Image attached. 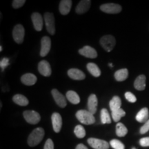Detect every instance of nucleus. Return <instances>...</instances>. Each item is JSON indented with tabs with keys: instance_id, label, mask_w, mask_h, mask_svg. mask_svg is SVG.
Returning a JSON list of instances; mask_svg holds the SVG:
<instances>
[{
	"instance_id": "obj_1",
	"label": "nucleus",
	"mask_w": 149,
	"mask_h": 149,
	"mask_svg": "<svg viewBox=\"0 0 149 149\" xmlns=\"http://www.w3.org/2000/svg\"><path fill=\"white\" fill-rule=\"evenodd\" d=\"M44 134H45V132H44V128L40 127L35 128L29 136L28 144L31 147L37 146L40 144L44 138Z\"/></svg>"
},
{
	"instance_id": "obj_2",
	"label": "nucleus",
	"mask_w": 149,
	"mask_h": 149,
	"mask_svg": "<svg viewBox=\"0 0 149 149\" xmlns=\"http://www.w3.org/2000/svg\"><path fill=\"white\" fill-rule=\"evenodd\" d=\"M76 117L81 124L91 125L95 122V118L88 110H79L76 113Z\"/></svg>"
},
{
	"instance_id": "obj_3",
	"label": "nucleus",
	"mask_w": 149,
	"mask_h": 149,
	"mask_svg": "<svg viewBox=\"0 0 149 149\" xmlns=\"http://www.w3.org/2000/svg\"><path fill=\"white\" fill-rule=\"evenodd\" d=\"M116 44L115 37L111 35H105L100 40V44L105 51L111 52L113 49Z\"/></svg>"
},
{
	"instance_id": "obj_4",
	"label": "nucleus",
	"mask_w": 149,
	"mask_h": 149,
	"mask_svg": "<svg viewBox=\"0 0 149 149\" xmlns=\"http://www.w3.org/2000/svg\"><path fill=\"white\" fill-rule=\"evenodd\" d=\"M25 30L22 24H17L13 30V37L17 44H22L24 42Z\"/></svg>"
},
{
	"instance_id": "obj_5",
	"label": "nucleus",
	"mask_w": 149,
	"mask_h": 149,
	"mask_svg": "<svg viewBox=\"0 0 149 149\" xmlns=\"http://www.w3.org/2000/svg\"><path fill=\"white\" fill-rule=\"evenodd\" d=\"M44 17L48 32L51 35H54L55 33V24L53 14L51 13H46Z\"/></svg>"
},
{
	"instance_id": "obj_6",
	"label": "nucleus",
	"mask_w": 149,
	"mask_h": 149,
	"mask_svg": "<svg viewBox=\"0 0 149 149\" xmlns=\"http://www.w3.org/2000/svg\"><path fill=\"white\" fill-rule=\"evenodd\" d=\"M25 120L31 124H37L40 122L41 116L38 113L34 111H26L23 113Z\"/></svg>"
},
{
	"instance_id": "obj_7",
	"label": "nucleus",
	"mask_w": 149,
	"mask_h": 149,
	"mask_svg": "<svg viewBox=\"0 0 149 149\" xmlns=\"http://www.w3.org/2000/svg\"><path fill=\"white\" fill-rule=\"evenodd\" d=\"M122 6L113 3H104L100 6V10L108 14H117L122 11Z\"/></svg>"
},
{
	"instance_id": "obj_8",
	"label": "nucleus",
	"mask_w": 149,
	"mask_h": 149,
	"mask_svg": "<svg viewBox=\"0 0 149 149\" xmlns=\"http://www.w3.org/2000/svg\"><path fill=\"white\" fill-rule=\"evenodd\" d=\"M88 144L94 149H109V144L107 141L97 138L88 139Z\"/></svg>"
},
{
	"instance_id": "obj_9",
	"label": "nucleus",
	"mask_w": 149,
	"mask_h": 149,
	"mask_svg": "<svg viewBox=\"0 0 149 149\" xmlns=\"http://www.w3.org/2000/svg\"><path fill=\"white\" fill-rule=\"evenodd\" d=\"M51 47V40L50 37L44 36L41 40V51L40 55L42 57H45L49 53Z\"/></svg>"
},
{
	"instance_id": "obj_10",
	"label": "nucleus",
	"mask_w": 149,
	"mask_h": 149,
	"mask_svg": "<svg viewBox=\"0 0 149 149\" xmlns=\"http://www.w3.org/2000/svg\"><path fill=\"white\" fill-rule=\"evenodd\" d=\"M51 94L53 97L56 104L61 108H64L66 107V100L65 97L57 89H53L51 91Z\"/></svg>"
},
{
	"instance_id": "obj_11",
	"label": "nucleus",
	"mask_w": 149,
	"mask_h": 149,
	"mask_svg": "<svg viewBox=\"0 0 149 149\" xmlns=\"http://www.w3.org/2000/svg\"><path fill=\"white\" fill-rule=\"evenodd\" d=\"M51 120L54 131L57 133H59L62 126V118L60 114L58 113H53L51 116Z\"/></svg>"
},
{
	"instance_id": "obj_12",
	"label": "nucleus",
	"mask_w": 149,
	"mask_h": 149,
	"mask_svg": "<svg viewBox=\"0 0 149 149\" xmlns=\"http://www.w3.org/2000/svg\"><path fill=\"white\" fill-rule=\"evenodd\" d=\"M38 70L41 74L45 77H49L52 73L51 65L46 60H42L39 63Z\"/></svg>"
},
{
	"instance_id": "obj_13",
	"label": "nucleus",
	"mask_w": 149,
	"mask_h": 149,
	"mask_svg": "<svg viewBox=\"0 0 149 149\" xmlns=\"http://www.w3.org/2000/svg\"><path fill=\"white\" fill-rule=\"evenodd\" d=\"M79 53L86 57H88V58L94 59L97 57V53L96 50L89 46H84L82 48L79 50Z\"/></svg>"
},
{
	"instance_id": "obj_14",
	"label": "nucleus",
	"mask_w": 149,
	"mask_h": 149,
	"mask_svg": "<svg viewBox=\"0 0 149 149\" xmlns=\"http://www.w3.org/2000/svg\"><path fill=\"white\" fill-rule=\"evenodd\" d=\"M31 19H32L34 29L37 31H42L44 22H43V18L41 14L39 13H33L32 15H31Z\"/></svg>"
},
{
	"instance_id": "obj_15",
	"label": "nucleus",
	"mask_w": 149,
	"mask_h": 149,
	"mask_svg": "<svg viewBox=\"0 0 149 149\" xmlns=\"http://www.w3.org/2000/svg\"><path fill=\"white\" fill-rule=\"evenodd\" d=\"M98 100L97 97L95 94H91L88 99V111L94 115L97 112V109Z\"/></svg>"
},
{
	"instance_id": "obj_16",
	"label": "nucleus",
	"mask_w": 149,
	"mask_h": 149,
	"mask_svg": "<svg viewBox=\"0 0 149 149\" xmlns=\"http://www.w3.org/2000/svg\"><path fill=\"white\" fill-rule=\"evenodd\" d=\"M71 0H61L59 3V12L63 15H66L69 13L72 6Z\"/></svg>"
},
{
	"instance_id": "obj_17",
	"label": "nucleus",
	"mask_w": 149,
	"mask_h": 149,
	"mask_svg": "<svg viewBox=\"0 0 149 149\" xmlns=\"http://www.w3.org/2000/svg\"><path fill=\"white\" fill-rule=\"evenodd\" d=\"M91 4V1H90V0H82L78 3L77 7H76V13L79 15L84 14L89 10Z\"/></svg>"
},
{
	"instance_id": "obj_18",
	"label": "nucleus",
	"mask_w": 149,
	"mask_h": 149,
	"mask_svg": "<svg viewBox=\"0 0 149 149\" xmlns=\"http://www.w3.org/2000/svg\"><path fill=\"white\" fill-rule=\"evenodd\" d=\"M68 75L71 79L74 80H83L86 77L85 74L77 68H71V69L68 70Z\"/></svg>"
},
{
	"instance_id": "obj_19",
	"label": "nucleus",
	"mask_w": 149,
	"mask_h": 149,
	"mask_svg": "<svg viewBox=\"0 0 149 149\" xmlns=\"http://www.w3.org/2000/svg\"><path fill=\"white\" fill-rule=\"evenodd\" d=\"M37 78L34 74L26 73L22 76L21 81L26 86H33L37 82Z\"/></svg>"
},
{
	"instance_id": "obj_20",
	"label": "nucleus",
	"mask_w": 149,
	"mask_h": 149,
	"mask_svg": "<svg viewBox=\"0 0 149 149\" xmlns=\"http://www.w3.org/2000/svg\"><path fill=\"white\" fill-rule=\"evenodd\" d=\"M136 120L140 123H146L149 120V112L147 108H143L138 112L135 117Z\"/></svg>"
},
{
	"instance_id": "obj_21",
	"label": "nucleus",
	"mask_w": 149,
	"mask_h": 149,
	"mask_svg": "<svg viewBox=\"0 0 149 149\" xmlns=\"http://www.w3.org/2000/svg\"><path fill=\"white\" fill-rule=\"evenodd\" d=\"M134 87L137 91H144L146 88V76L140 74L136 78L134 82Z\"/></svg>"
},
{
	"instance_id": "obj_22",
	"label": "nucleus",
	"mask_w": 149,
	"mask_h": 149,
	"mask_svg": "<svg viewBox=\"0 0 149 149\" xmlns=\"http://www.w3.org/2000/svg\"><path fill=\"white\" fill-rule=\"evenodd\" d=\"M66 97L67 100L69 101L70 103L73 104H78L80 102V97L78 94L73 91H68L66 93Z\"/></svg>"
},
{
	"instance_id": "obj_23",
	"label": "nucleus",
	"mask_w": 149,
	"mask_h": 149,
	"mask_svg": "<svg viewBox=\"0 0 149 149\" xmlns=\"http://www.w3.org/2000/svg\"><path fill=\"white\" fill-rule=\"evenodd\" d=\"M121 106H122V101L118 96L113 97L109 102L110 109L111 110L112 112L121 109Z\"/></svg>"
},
{
	"instance_id": "obj_24",
	"label": "nucleus",
	"mask_w": 149,
	"mask_h": 149,
	"mask_svg": "<svg viewBox=\"0 0 149 149\" xmlns=\"http://www.w3.org/2000/svg\"><path fill=\"white\" fill-rule=\"evenodd\" d=\"M13 100L15 103L22 107H25L29 104V100L25 96L21 94H17L13 96Z\"/></svg>"
},
{
	"instance_id": "obj_25",
	"label": "nucleus",
	"mask_w": 149,
	"mask_h": 149,
	"mask_svg": "<svg viewBox=\"0 0 149 149\" xmlns=\"http://www.w3.org/2000/svg\"><path fill=\"white\" fill-rule=\"evenodd\" d=\"M115 78L117 81H123L127 79L128 71L126 68H122L115 72Z\"/></svg>"
},
{
	"instance_id": "obj_26",
	"label": "nucleus",
	"mask_w": 149,
	"mask_h": 149,
	"mask_svg": "<svg viewBox=\"0 0 149 149\" xmlns=\"http://www.w3.org/2000/svg\"><path fill=\"white\" fill-rule=\"evenodd\" d=\"M86 68L88 72L94 77H98L101 74V70L99 68V67L95 64H94V63H88L87 64Z\"/></svg>"
},
{
	"instance_id": "obj_27",
	"label": "nucleus",
	"mask_w": 149,
	"mask_h": 149,
	"mask_svg": "<svg viewBox=\"0 0 149 149\" xmlns=\"http://www.w3.org/2000/svg\"><path fill=\"white\" fill-rule=\"evenodd\" d=\"M128 133V129L122 123H117L116 125V135L118 137H124Z\"/></svg>"
},
{
	"instance_id": "obj_28",
	"label": "nucleus",
	"mask_w": 149,
	"mask_h": 149,
	"mask_svg": "<svg viewBox=\"0 0 149 149\" xmlns=\"http://www.w3.org/2000/svg\"><path fill=\"white\" fill-rule=\"evenodd\" d=\"M112 117H113V121L115 122H119V121L121 120V118L124 117L126 115V112L122 109H117L116 111L112 112L111 113Z\"/></svg>"
},
{
	"instance_id": "obj_29",
	"label": "nucleus",
	"mask_w": 149,
	"mask_h": 149,
	"mask_svg": "<svg viewBox=\"0 0 149 149\" xmlns=\"http://www.w3.org/2000/svg\"><path fill=\"white\" fill-rule=\"evenodd\" d=\"M101 122L103 124H111V119L107 109H103L101 111Z\"/></svg>"
},
{
	"instance_id": "obj_30",
	"label": "nucleus",
	"mask_w": 149,
	"mask_h": 149,
	"mask_svg": "<svg viewBox=\"0 0 149 149\" xmlns=\"http://www.w3.org/2000/svg\"><path fill=\"white\" fill-rule=\"evenodd\" d=\"M74 133L78 138H84L86 136V130L81 125H77L74 128Z\"/></svg>"
},
{
	"instance_id": "obj_31",
	"label": "nucleus",
	"mask_w": 149,
	"mask_h": 149,
	"mask_svg": "<svg viewBox=\"0 0 149 149\" xmlns=\"http://www.w3.org/2000/svg\"><path fill=\"white\" fill-rule=\"evenodd\" d=\"M110 145L113 149H124L125 146L123 144L122 141L118 140V139H112L110 141Z\"/></svg>"
},
{
	"instance_id": "obj_32",
	"label": "nucleus",
	"mask_w": 149,
	"mask_h": 149,
	"mask_svg": "<svg viewBox=\"0 0 149 149\" xmlns=\"http://www.w3.org/2000/svg\"><path fill=\"white\" fill-rule=\"evenodd\" d=\"M125 97L128 102H130V103H135V102L137 101L136 97L134 95L133 93L130 92H126L125 93Z\"/></svg>"
},
{
	"instance_id": "obj_33",
	"label": "nucleus",
	"mask_w": 149,
	"mask_h": 149,
	"mask_svg": "<svg viewBox=\"0 0 149 149\" xmlns=\"http://www.w3.org/2000/svg\"><path fill=\"white\" fill-rule=\"evenodd\" d=\"M25 2V0H14V1H13L12 6L14 8L17 9L22 7V6H24Z\"/></svg>"
},
{
	"instance_id": "obj_34",
	"label": "nucleus",
	"mask_w": 149,
	"mask_h": 149,
	"mask_svg": "<svg viewBox=\"0 0 149 149\" xmlns=\"http://www.w3.org/2000/svg\"><path fill=\"white\" fill-rule=\"evenodd\" d=\"M149 131V120L147 121L146 123H144V124L140 128V132L141 134H145L147 132Z\"/></svg>"
},
{
	"instance_id": "obj_35",
	"label": "nucleus",
	"mask_w": 149,
	"mask_h": 149,
	"mask_svg": "<svg viewBox=\"0 0 149 149\" xmlns=\"http://www.w3.org/2000/svg\"><path fill=\"white\" fill-rule=\"evenodd\" d=\"M44 149H54V143L51 139H48L46 140Z\"/></svg>"
},
{
	"instance_id": "obj_36",
	"label": "nucleus",
	"mask_w": 149,
	"mask_h": 149,
	"mask_svg": "<svg viewBox=\"0 0 149 149\" xmlns=\"http://www.w3.org/2000/svg\"><path fill=\"white\" fill-rule=\"evenodd\" d=\"M9 65V59L6 57H4L1 59V61H0V66H1V68L3 70L5 69V68L6 66H8Z\"/></svg>"
},
{
	"instance_id": "obj_37",
	"label": "nucleus",
	"mask_w": 149,
	"mask_h": 149,
	"mask_svg": "<svg viewBox=\"0 0 149 149\" xmlns=\"http://www.w3.org/2000/svg\"><path fill=\"white\" fill-rule=\"evenodd\" d=\"M139 144L142 147H148L149 146V137H143L139 140Z\"/></svg>"
},
{
	"instance_id": "obj_38",
	"label": "nucleus",
	"mask_w": 149,
	"mask_h": 149,
	"mask_svg": "<svg viewBox=\"0 0 149 149\" xmlns=\"http://www.w3.org/2000/svg\"><path fill=\"white\" fill-rule=\"evenodd\" d=\"M75 149H88V148H87V147L85 145H84L83 144H79L76 146Z\"/></svg>"
},
{
	"instance_id": "obj_39",
	"label": "nucleus",
	"mask_w": 149,
	"mask_h": 149,
	"mask_svg": "<svg viewBox=\"0 0 149 149\" xmlns=\"http://www.w3.org/2000/svg\"><path fill=\"white\" fill-rule=\"evenodd\" d=\"M109 66H111V67H113V65L111 64V63H110V64H109Z\"/></svg>"
},
{
	"instance_id": "obj_40",
	"label": "nucleus",
	"mask_w": 149,
	"mask_h": 149,
	"mask_svg": "<svg viewBox=\"0 0 149 149\" xmlns=\"http://www.w3.org/2000/svg\"><path fill=\"white\" fill-rule=\"evenodd\" d=\"M0 51H2V46H0Z\"/></svg>"
},
{
	"instance_id": "obj_41",
	"label": "nucleus",
	"mask_w": 149,
	"mask_h": 149,
	"mask_svg": "<svg viewBox=\"0 0 149 149\" xmlns=\"http://www.w3.org/2000/svg\"><path fill=\"white\" fill-rule=\"evenodd\" d=\"M132 149H136V148H133Z\"/></svg>"
}]
</instances>
